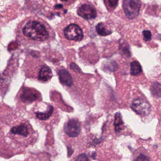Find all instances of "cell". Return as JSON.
<instances>
[{
	"mask_svg": "<svg viewBox=\"0 0 161 161\" xmlns=\"http://www.w3.org/2000/svg\"><path fill=\"white\" fill-rule=\"evenodd\" d=\"M22 33L24 37L30 40L43 42L50 38V31L43 23L37 20L27 21L22 28Z\"/></svg>",
	"mask_w": 161,
	"mask_h": 161,
	"instance_id": "obj_1",
	"label": "cell"
},
{
	"mask_svg": "<svg viewBox=\"0 0 161 161\" xmlns=\"http://www.w3.org/2000/svg\"><path fill=\"white\" fill-rule=\"evenodd\" d=\"M63 34L65 38L69 41H81L84 38L83 29L78 24L75 23L67 25L64 29Z\"/></svg>",
	"mask_w": 161,
	"mask_h": 161,
	"instance_id": "obj_2",
	"label": "cell"
},
{
	"mask_svg": "<svg viewBox=\"0 0 161 161\" xmlns=\"http://www.w3.org/2000/svg\"><path fill=\"white\" fill-rule=\"evenodd\" d=\"M141 2L138 0H125L123 1L122 7L127 18L134 19L138 17L141 9Z\"/></svg>",
	"mask_w": 161,
	"mask_h": 161,
	"instance_id": "obj_3",
	"label": "cell"
},
{
	"mask_svg": "<svg viewBox=\"0 0 161 161\" xmlns=\"http://www.w3.org/2000/svg\"><path fill=\"white\" fill-rule=\"evenodd\" d=\"M131 107L134 112L140 115H147L151 111L149 104L141 98L135 99L132 102Z\"/></svg>",
	"mask_w": 161,
	"mask_h": 161,
	"instance_id": "obj_4",
	"label": "cell"
},
{
	"mask_svg": "<svg viewBox=\"0 0 161 161\" xmlns=\"http://www.w3.org/2000/svg\"><path fill=\"white\" fill-rule=\"evenodd\" d=\"M64 131L70 138H76L81 132L80 122L75 119H69L65 125Z\"/></svg>",
	"mask_w": 161,
	"mask_h": 161,
	"instance_id": "obj_5",
	"label": "cell"
},
{
	"mask_svg": "<svg viewBox=\"0 0 161 161\" xmlns=\"http://www.w3.org/2000/svg\"><path fill=\"white\" fill-rule=\"evenodd\" d=\"M77 14L85 20H92L97 16V11L92 5L83 4L78 8Z\"/></svg>",
	"mask_w": 161,
	"mask_h": 161,
	"instance_id": "obj_6",
	"label": "cell"
},
{
	"mask_svg": "<svg viewBox=\"0 0 161 161\" xmlns=\"http://www.w3.org/2000/svg\"><path fill=\"white\" fill-rule=\"evenodd\" d=\"M29 130L27 125L23 123L12 128L10 130V132L13 135L27 137L29 134Z\"/></svg>",
	"mask_w": 161,
	"mask_h": 161,
	"instance_id": "obj_7",
	"label": "cell"
},
{
	"mask_svg": "<svg viewBox=\"0 0 161 161\" xmlns=\"http://www.w3.org/2000/svg\"><path fill=\"white\" fill-rule=\"evenodd\" d=\"M37 93L29 88H26L22 91L21 95V99L24 103H31L37 99Z\"/></svg>",
	"mask_w": 161,
	"mask_h": 161,
	"instance_id": "obj_8",
	"label": "cell"
},
{
	"mask_svg": "<svg viewBox=\"0 0 161 161\" xmlns=\"http://www.w3.org/2000/svg\"><path fill=\"white\" fill-rule=\"evenodd\" d=\"M59 79L61 83L67 87H71L73 81L72 77L67 70L62 69L58 73Z\"/></svg>",
	"mask_w": 161,
	"mask_h": 161,
	"instance_id": "obj_9",
	"label": "cell"
},
{
	"mask_svg": "<svg viewBox=\"0 0 161 161\" xmlns=\"http://www.w3.org/2000/svg\"><path fill=\"white\" fill-rule=\"evenodd\" d=\"M52 77V73L50 68L44 66L40 69L38 74V79L40 81L45 82L50 80Z\"/></svg>",
	"mask_w": 161,
	"mask_h": 161,
	"instance_id": "obj_10",
	"label": "cell"
},
{
	"mask_svg": "<svg viewBox=\"0 0 161 161\" xmlns=\"http://www.w3.org/2000/svg\"><path fill=\"white\" fill-rule=\"evenodd\" d=\"M53 108L52 106H49L47 110L45 112H37L36 113L37 118L40 120H45L48 119L53 113Z\"/></svg>",
	"mask_w": 161,
	"mask_h": 161,
	"instance_id": "obj_11",
	"label": "cell"
},
{
	"mask_svg": "<svg viewBox=\"0 0 161 161\" xmlns=\"http://www.w3.org/2000/svg\"><path fill=\"white\" fill-rule=\"evenodd\" d=\"M150 91L152 95L155 98L161 97V84L156 82L153 83Z\"/></svg>",
	"mask_w": 161,
	"mask_h": 161,
	"instance_id": "obj_12",
	"label": "cell"
},
{
	"mask_svg": "<svg viewBox=\"0 0 161 161\" xmlns=\"http://www.w3.org/2000/svg\"><path fill=\"white\" fill-rule=\"evenodd\" d=\"M96 29L98 34L102 36L109 35L112 33V32L107 29V27L103 23L98 24L96 26Z\"/></svg>",
	"mask_w": 161,
	"mask_h": 161,
	"instance_id": "obj_13",
	"label": "cell"
},
{
	"mask_svg": "<svg viewBox=\"0 0 161 161\" xmlns=\"http://www.w3.org/2000/svg\"><path fill=\"white\" fill-rule=\"evenodd\" d=\"M142 72V68L139 62L134 61L130 65V74L132 76L138 75Z\"/></svg>",
	"mask_w": 161,
	"mask_h": 161,
	"instance_id": "obj_14",
	"label": "cell"
},
{
	"mask_svg": "<svg viewBox=\"0 0 161 161\" xmlns=\"http://www.w3.org/2000/svg\"><path fill=\"white\" fill-rule=\"evenodd\" d=\"M134 161H151L149 157L146 153H141L137 155Z\"/></svg>",
	"mask_w": 161,
	"mask_h": 161,
	"instance_id": "obj_15",
	"label": "cell"
},
{
	"mask_svg": "<svg viewBox=\"0 0 161 161\" xmlns=\"http://www.w3.org/2000/svg\"><path fill=\"white\" fill-rule=\"evenodd\" d=\"M143 39L146 41H148L151 39L152 35L149 30H144L143 31Z\"/></svg>",
	"mask_w": 161,
	"mask_h": 161,
	"instance_id": "obj_16",
	"label": "cell"
},
{
	"mask_svg": "<svg viewBox=\"0 0 161 161\" xmlns=\"http://www.w3.org/2000/svg\"><path fill=\"white\" fill-rule=\"evenodd\" d=\"M75 161H89V160L87 156L85 153H83L79 156Z\"/></svg>",
	"mask_w": 161,
	"mask_h": 161,
	"instance_id": "obj_17",
	"label": "cell"
},
{
	"mask_svg": "<svg viewBox=\"0 0 161 161\" xmlns=\"http://www.w3.org/2000/svg\"><path fill=\"white\" fill-rule=\"evenodd\" d=\"M108 3H109L110 6L113 7V8H115L117 6L118 1H108Z\"/></svg>",
	"mask_w": 161,
	"mask_h": 161,
	"instance_id": "obj_18",
	"label": "cell"
}]
</instances>
